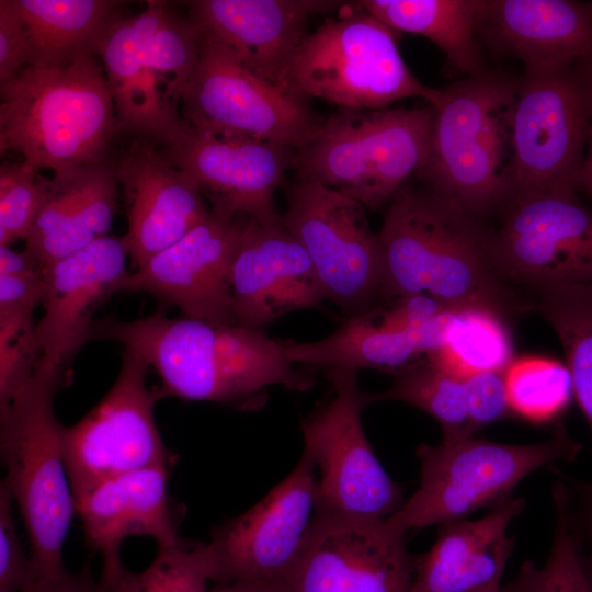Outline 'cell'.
I'll list each match as a JSON object with an SVG mask.
<instances>
[{"label":"cell","mask_w":592,"mask_h":592,"mask_svg":"<svg viewBox=\"0 0 592 592\" xmlns=\"http://www.w3.org/2000/svg\"><path fill=\"white\" fill-rule=\"evenodd\" d=\"M248 217L210 209L186 235L133 273H125L113 294L147 293L184 317L216 325H237L230 286L234 260Z\"/></svg>","instance_id":"cell-19"},{"label":"cell","mask_w":592,"mask_h":592,"mask_svg":"<svg viewBox=\"0 0 592 592\" xmlns=\"http://www.w3.org/2000/svg\"><path fill=\"white\" fill-rule=\"evenodd\" d=\"M27 32L29 66H60L98 54L123 2L109 0H13Z\"/></svg>","instance_id":"cell-29"},{"label":"cell","mask_w":592,"mask_h":592,"mask_svg":"<svg viewBox=\"0 0 592 592\" xmlns=\"http://www.w3.org/2000/svg\"><path fill=\"white\" fill-rule=\"evenodd\" d=\"M551 546L543 566L525 560L516 574L498 592H592L573 537L561 511L554 508Z\"/></svg>","instance_id":"cell-35"},{"label":"cell","mask_w":592,"mask_h":592,"mask_svg":"<svg viewBox=\"0 0 592 592\" xmlns=\"http://www.w3.org/2000/svg\"><path fill=\"white\" fill-rule=\"evenodd\" d=\"M521 80L499 71L465 77L432 104L430 190L480 218L514 193L513 111Z\"/></svg>","instance_id":"cell-4"},{"label":"cell","mask_w":592,"mask_h":592,"mask_svg":"<svg viewBox=\"0 0 592 592\" xmlns=\"http://www.w3.org/2000/svg\"><path fill=\"white\" fill-rule=\"evenodd\" d=\"M41 203L39 170L26 162L0 168V246L25 240Z\"/></svg>","instance_id":"cell-36"},{"label":"cell","mask_w":592,"mask_h":592,"mask_svg":"<svg viewBox=\"0 0 592 592\" xmlns=\"http://www.w3.org/2000/svg\"><path fill=\"white\" fill-rule=\"evenodd\" d=\"M394 374L387 390L368 394L371 403L395 400L424 411L440 423L444 441L474 436L466 379L455 378L428 362H414Z\"/></svg>","instance_id":"cell-33"},{"label":"cell","mask_w":592,"mask_h":592,"mask_svg":"<svg viewBox=\"0 0 592 592\" xmlns=\"http://www.w3.org/2000/svg\"><path fill=\"white\" fill-rule=\"evenodd\" d=\"M95 54L60 66H27L0 84V151L54 172L101 162L119 129Z\"/></svg>","instance_id":"cell-3"},{"label":"cell","mask_w":592,"mask_h":592,"mask_svg":"<svg viewBox=\"0 0 592 592\" xmlns=\"http://www.w3.org/2000/svg\"><path fill=\"white\" fill-rule=\"evenodd\" d=\"M576 181L513 195L491 255L500 277L537 292L592 283V206Z\"/></svg>","instance_id":"cell-12"},{"label":"cell","mask_w":592,"mask_h":592,"mask_svg":"<svg viewBox=\"0 0 592 592\" xmlns=\"http://www.w3.org/2000/svg\"><path fill=\"white\" fill-rule=\"evenodd\" d=\"M291 89L344 110H379L406 98L430 105L441 90L406 65L388 25L362 10L327 19L299 44L288 69Z\"/></svg>","instance_id":"cell-9"},{"label":"cell","mask_w":592,"mask_h":592,"mask_svg":"<svg viewBox=\"0 0 592 592\" xmlns=\"http://www.w3.org/2000/svg\"><path fill=\"white\" fill-rule=\"evenodd\" d=\"M94 339L118 342L140 355L157 372L162 398L243 407L272 385L306 391L314 384L293 367L286 343L262 328L169 318L159 309L130 321L95 320Z\"/></svg>","instance_id":"cell-1"},{"label":"cell","mask_w":592,"mask_h":592,"mask_svg":"<svg viewBox=\"0 0 592 592\" xmlns=\"http://www.w3.org/2000/svg\"><path fill=\"white\" fill-rule=\"evenodd\" d=\"M332 399L301 424L304 453L316 467L317 512L385 519L405 504L403 491L376 458L362 425L368 394L357 387L356 373H327Z\"/></svg>","instance_id":"cell-11"},{"label":"cell","mask_w":592,"mask_h":592,"mask_svg":"<svg viewBox=\"0 0 592 592\" xmlns=\"http://www.w3.org/2000/svg\"><path fill=\"white\" fill-rule=\"evenodd\" d=\"M408 530L396 514L357 519L317 512L286 592H410Z\"/></svg>","instance_id":"cell-18"},{"label":"cell","mask_w":592,"mask_h":592,"mask_svg":"<svg viewBox=\"0 0 592 592\" xmlns=\"http://www.w3.org/2000/svg\"><path fill=\"white\" fill-rule=\"evenodd\" d=\"M453 311L437 298L428 293L400 297L390 310L378 316V326L390 332H403L422 327L434 318Z\"/></svg>","instance_id":"cell-43"},{"label":"cell","mask_w":592,"mask_h":592,"mask_svg":"<svg viewBox=\"0 0 592 592\" xmlns=\"http://www.w3.org/2000/svg\"><path fill=\"white\" fill-rule=\"evenodd\" d=\"M283 223L308 253L326 299L351 316L365 312L383 282L380 240L366 207L330 187L297 180Z\"/></svg>","instance_id":"cell-16"},{"label":"cell","mask_w":592,"mask_h":592,"mask_svg":"<svg viewBox=\"0 0 592 592\" xmlns=\"http://www.w3.org/2000/svg\"><path fill=\"white\" fill-rule=\"evenodd\" d=\"M201 27L147 1L130 18L119 16L99 49L119 129L152 139L180 115V100L200 56Z\"/></svg>","instance_id":"cell-7"},{"label":"cell","mask_w":592,"mask_h":592,"mask_svg":"<svg viewBox=\"0 0 592 592\" xmlns=\"http://www.w3.org/2000/svg\"><path fill=\"white\" fill-rule=\"evenodd\" d=\"M31 46L24 22L13 0L0 1V84L30 65Z\"/></svg>","instance_id":"cell-42"},{"label":"cell","mask_w":592,"mask_h":592,"mask_svg":"<svg viewBox=\"0 0 592 592\" xmlns=\"http://www.w3.org/2000/svg\"><path fill=\"white\" fill-rule=\"evenodd\" d=\"M43 272L35 275H0V319L33 317L34 309L43 304Z\"/></svg>","instance_id":"cell-44"},{"label":"cell","mask_w":592,"mask_h":592,"mask_svg":"<svg viewBox=\"0 0 592 592\" xmlns=\"http://www.w3.org/2000/svg\"><path fill=\"white\" fill-rule=\"evenodd\" d=\"M551 483L554 508L563 514L584 570L592 582V481L563 474L555 467Z\"/></svg>","instance_id":"cell-38"},{"label":"cell","mask_w":592,"mask_h":592,"mask_svg":"<svg viewBox=\"0 0 592 592\" xmlns=\"http://www.w3.org/2000/svg\"><path fill=\"white\" fill-rule=\"evenodd\" d=\"M21 592H106L90 573L89 567L77 573L66 572L52 580L34 581Z\"/></svg>","instance_id":"cell-46"},{"label":"cell","mask_w":592,"mask_h":592,"mask_svg":"<svg viewBox=\"0 0 592 592\" xmlns=\"http://www.w3.org/2000/svg\"><path fill=\"white\" fill-rule=\"evenodd\" d=\"M148 363L125 348L118 374L102 399L72 425L61 426L64 462L73 501L102 481L143 468H171L175 455L159 433L147 386Z\"/></svg>","instance_id":"cell-10"},{"label":"cell","mask_w":592,"mask_h":592,"mask_svg":"<svg viewBox=\"0 0 592 592\" xmlns=\"http://www.w3.org/2000/svg\"><path fill=\"white\" fill-rule=\"evenodd\" d=\"M341 5L329 0H197L190 2V10L191 19L242 66L293 91L288 69L310 18Z\"/></svg>","instance_id":"cell-23"},{"label":"cell","mask_w":592,"mask_h":592,"mask_svg":"<svg viewBox=\"0 0 592 592\" xmlns=\"http://www.w3.org/2000/svg\"><path fill=\"white\" fill-rule=\"evenodd\" d=\"M469 421L474 432L514 415L508 398L505 371L487 372L466 379Z\"/></svg>","instance_id":"cell-41"},{"label":"cell","mask_w":592,"mask_h":592,"mask_svg":"<svg viewBox=\"0 0 592 592\" xmlns=\"http://www.w3.org/2000/svg\"><path fill=\"white\" fill-rule=\"evenodd\" d=\"M479 39L521 60L525 72L592 61V2L485 0Z\"/></svg>","instance_id":"cell-25"},{"label":"cell","mask_w":592,"mask_h":592,"mask_svg":"<svg viewBox=\"0 0 592 592\" xmlns=\"http://www.w3.org/2000/svg\"><path fill=\"white\" fill-rule=\"evenodd\" d=\"M525 506L511 497L480 519L440 525L432 547L412 556L410 592H475L501 580L515 545L508 528Z\"/></svg>","instance_id":"cell-27"},{"label":"cell","mask_w":592,"mask_h":592,"mask_svg":"<svg viewBox=\"0 0 592 592\" xmlns=\"http://www.w3.org/2000/svg\"><path fill=\"white\" fill-rule=\"evenodd\" d=\"M167 554L166 592H210L207 582L214 581V568L205 543L181 542Z\"/></svg>","instance_id":"cell-40"},{"label":"cell","mask_w":592,"mask_h":592,"mask_svg":"<svg viewBox=\"0 0 592 592\" xmlns=\"http://www.w3.org/2000/svg\"><path fill=\"white\" fill-rule=\"evenodd\" d=\"M582 444L562 423L545 441L508 444L475 439L442 440L420 444L417 456L421 478L418 490L396 516L407 530L465 519L511 498L513 489L528 475L558 462H572Z\"/></svg>","instance_id":"cell-8"},{"label":"cell","mask_w":592,"mask_h":592,"mask_svg":"<svg viewBox=\"0 0 592 592\" xmlns=\"http://www.w3.org/2000/svg\"><path fill=\"white\" fill-rule=\"evenodd\" d=\"M426 356L429 364L463 380L505 371L513 361L502 315L483 307L453 311L444 345Z\"/></svg>","instance_id":"cell-31"},{"label":"cell","mask_w":592,"mask_h":592,"mask_svg":"<svg viewBox=\"0 0 592 592\" xmlns=\"http://www.w3.org/2000/svg\"><path fill=\"white\" fill-rule=\"evenodd\" d=\"M500 584H501V580H498L475 592H498Z\"/></svg>","instance_id":"cell-50"},{"label":"cell","mask_w":592,"mask_h":592,"mask_svg":"<svg viewBox=\"0 0 592 592\" xmlns=\"http://www.w3.org/2000/svg\"><path fill=\"white\" fill-rule=\"evenodd\" d=\"M591 125L592 61L525 72L513 111V195L578 182Z\"/></svg>","instance_id":"cell-14"},{"label":"cell","mask_w":592,"mask_h":592,"mask_svg":"<svg viewBox=\"0 0 592 592\" xmlns=\"http://www.w3.org/2000/svg\"><path fill=\"white\" fill-rule=\"evenodd\" d=\"M43 270L44 264L25 249L14 251L0 246V275H35Z\"/></svg>","instance_id":"cell-47"},{"label":"cell","mask_w":592,"mask_h":592,"mask_svg":"<svg viewBox=\"0 0 592 592\" xmlns=\"http://www.w3.org/2000/svg\"><path fill=\"white\" fill-rule=\"evenodd\" d=\"M317 474L303 453L292 473L262 500L210 533L214 581L284 582L297 563L317 515Z\"/></svg>","instance_id":"cell-17"},{"label":"cell","mask_w":592,"mask_h":592,"mask_svg":"<svg viewBox=\"0 0 592 592\" xmlns=\"http://www.w3.org/2000/svg\"><path fill=\"white\" fill-rule=\"evenodd\" d=\"M581 170L579 173V187L583 191L592 203V125L588 138V148L585 149Z\"/></svg>","instance_id":"cell-49"},{"label":"cell","mask_w":592,"mask_h":592,"mask_svg":"<svg viewBox=\"0 0 592 592\" xmlns=\"http://www.w3.org/2000/svg\"><path fill=\"white\" fill-rule=\"evenodd\" d=\"M67 376L66 369L39 365L0 408L4 480L26 530L33 581L67 572L62 550L76 510L62 455V425L54 412V398Z\"/></svg>","instance_id":"cell-5"},{"label":"cell","mask_w":592,"mask_h":592,"mask_svg":"<svg viewBox=\"0 0 592 592\" xmlns=\"http://www.w3.org/2000/svg\"><path fill=\"white\" fill-rule=\"evenodd\" d=\"M170 468L129 471L102 481L75 500L86 544L102 558L100 584L114 585L127 571L121 559L123 542L149 536L158 549L177 546L179 515L168 492Z\"/></svg>","instance_id":"cell-21"},{"label":"cell","mask_w":592,"mask_h":592,"mask_svg":"<svg viewBox=\"0 0 592 592\" xmlns=\"http://www.w3.org/2000/svg\"><path fill=\"white\" fill-rule=\"evenodd\" d=\"M150 140L195 182L212 210L263 225L283 223L274 194L294 169V148L197 129L181 116Z\"/></svg>","instance_id":"cell-15"},{"label":"cell","mask_w":592,"mask_h":592,"mask_svg":"<svg viewBox=\"0 0 592 592\" xmlns=\"http://www.w3.org/2000/svg\"><path fill=\"white\" fill-rule=\"evenodd\" d=\"M378 236L384 297L428 293L452 310L483 307L501 315L511 307L492 261L491 235L479 217L451 198L401 187Z\"/></svg>","instance_id":"cell-2"},{"label":"cell","mask_w":592,"mask_h":592,"mask_svg":"<svg viewBox=\"0 0 592 592\" xmlns=\"http://www.w3.org/2000/svg\"><path fill=\"white\" fill-rule=\"evenodd\" d=\"M127 218L122 237L135 269L175 243L210 213L195 182L145 137L115 163Z\"/></svg>","instance_id":"cell-20"},{"label":"cell","mask_w":592,"mask_h":592,"mask_svg":"<svg viewBox=\"0 0 592 592\" xmlns=\"http://www.w3.org/2000/svg\"><path fill=\"white\" fill-rule=\"evenodd\" d=\"M14 499L0 482V592H21L33 581L30 557L22 548L13 515Z\"/></svg>","instance_id":"cell-39"},{"label":"cell","mask_w":592,"mask_h":592,"mask_svg":"<svg viewBox=\"0 0 592 592\" xmlns=\"http://www.w3.org/2000/svg\"><path fill=\"white\" fill-rule=\"evenodd\" d=\"M167 554L163 549L158 553L152 562L141 572L126 571L125 574L106 592H166Z\"/></svg>","instance_id":"cell-45"},{"label":"cell","mask_w":592,"mask_h":592,"mask_svg":"<svg viewBox=\"0 0 592 592\" xmlns=\"http://www.w3.org/2000/svg\"><path fill=\"white\" fill-rule=\"evenodd\" d=\"M485 0H364L358 7L394 31L433 42L467 77L486 71L478 35Z\"/></svg>","instance_id":"cell-30"},{"label":"cell","mask_w":592,"mask_h":592,"mask_svg":"<svg viewBox=\"0 0 592 592\" xmlns=\"http://www.w3.org/2000/svg\"><path fill=\"white\" fill-rule=\"evenodd\" d=\"M41 203L25 250L44 265L109 236L117 207L115 164L103 160L39 173Z\"/></svg>","instance_id":"cell-26"},{"label":"cell","mask_w":592,"mask_h":592,"mask_svg":"<svg viewBox=\"0 0 592 592\" xmlns=\"http://www.w3.org/2000/svg\"><path fill=\"white\" fill-rule=\"evenodd\" d=\"M433 107L344 110L319 122L295 150L298 180L321 184L378 209L423 166Z\"/></svg>","instance_id":"cell-6"},{"label":"cell","mask_w":592,"mask_h":592,"mask_svg":"<svg viewBox=\"0 0 592 592\" xmlns=\"http://www.w3.org/2000/svg\"><path fill=\"white\" fill-rule=\"evenodd\" d=\"M41 361L34 318L0 319V408L33 377Z\"/></svg>","instance_id":"cell-37"},{"label":"cell","mask_w":592,"mask_h":592,"mask_svg":"<svg viewBox=\"0 0 592 592\" xmlns=\"http://www.w3.org/2000/svg\"><path fill=\"white\" fill-rule=\"evenodd\" d=\"M505 385L513 414L532 422L557 418L574 398L567 365L545 357L513 360Z\"/></svg>","instance_id":"cell-34"},{"label":"cell","mask_w":592,"mask_h":592,"mask_svg":"<svg viewBox=\"0 0 592 592\" xmlns=\"http://www.w3.org/2000/svg\"><path fill=\"white\" fill-rule=\"evenodd\" d=\"M123 238L106 236L44 265V315L36 322L42 366L68 369L90 341L95 310L127 273Z\"/></svg>","instance_id":"cell-22"},{"label":"cell","mask_w":592,"mask_h":592,"mask_svg":"<svg viewBox=\"0 0 592 592\" xmlns=\"http://www.w3.org/2000/svg\"><path fill=\"white\" fill-rule=\"evenodd\" d=\"M236 322L261 329L291 311L326 299L311 260L282 224L249 219L230 274Z\"/></svg>","instance_id":"cell-24"},{"label":"cell","mask_w":592,"mask_h":592,"mask_svg":"<svg viewBox=\"0 0 592 592\" xmlns=\"http://www.w3.org/2000/svg\"><path fill=\"white\" fill-rule=\"evenodd\" d=\"M210 592H286L284 583L267 580H241L219 585Z\"/></svg>","instance_id":"cell-48"},{"label":"cell","mask_w":592,"mask_h":592,"mask_svg":"<svg viewBox=\"0 0 592 592\" xmlns=\"http://www.w3.org/2000/svg\"><path fill=\"white\" fill-rule=\"evenodd\" d=\"M538 294L537 308L559 338L574 399L592 432V283Z\"/></svg>","instance_id":"cell-32"},{"label":"cell","mask_w":592,"mask_h":592,"mask_svg":"<svg viewBox=\"0 0 592 592\" xmlns=\"http://www.w3.org/2000/svg\"><path fill=\"white\" fill-rule=\"evenodd\" d=\"M305 99L258 77L203 31L196 66L181 95L180 115L197 129L296 150L319 124Z\"/></svg>","instance_id":"cell-13"},{"label":"cell","mask_w":592,"mask_h":592,"mask_svg":"<svg viewBox=\"0 0 592 592\" xmlns=\"http://www.w3.org/2000/svg\"><path fill=\"white\" fill-rule=\"evenodd\" d=\"M454 311V310H453ZM453 311L445 312L422 327L403 332L382 329L373 314H357L326 338L305 343H286L294 363L317 366L328 372L379 368L396 373L414 363L413 357L433 353L446 339Z\"/></svg>","instance_id":"cell-28"}]
</instances>
